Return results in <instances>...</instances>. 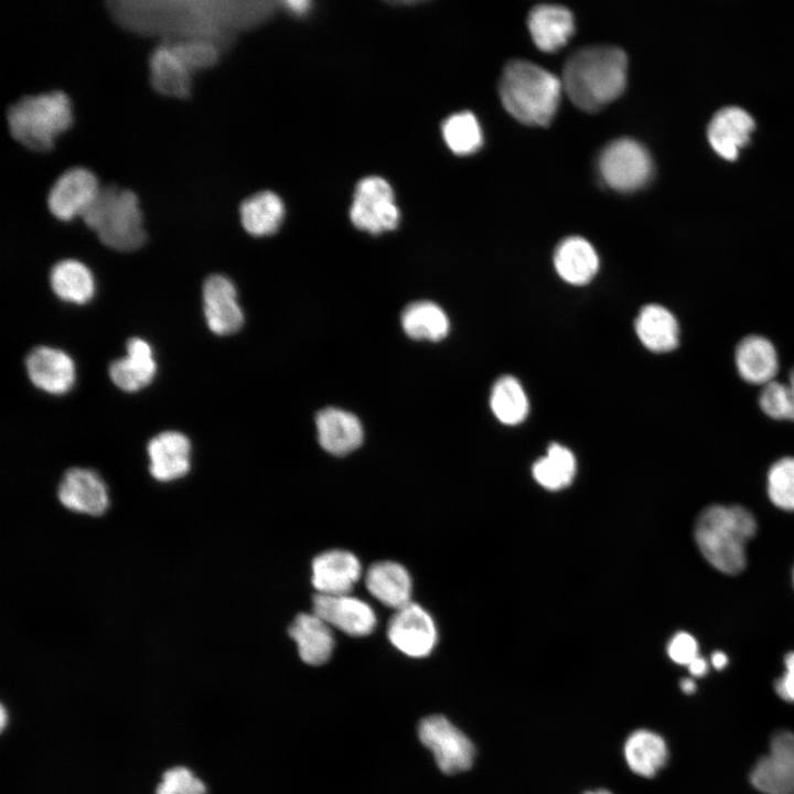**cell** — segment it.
<instances>
[{
  "instance_id": "23",
  "label": "cell",
  "mask_w": 794,
  "mask_h": 794,
  "mask_svg": "<svg viewBox=\"0 0 794 794\" xmlns=\"http://www.w3.org/2000/svg\"><path fill=\"white\" fill-rule=\"evenodd\" d=\"M528 30L536 46L550 53L567 44L575 31V21L565 7L540 4L529 12Z\"/></svg>"
},
{
  "instance_id": "9",
  "label": "cell",
  "mask_w": 794,
  "mask_h": 794,
  "mask_svg": "<svg viewBox=\"0 0 794 794\" xmlns=\"http://www.w3.org/2000/svg\"><path fill=\"white\" fill-rule=\"evenodd\" d=\"M350 217L355 227L377 235L397 227L399 210L389 183L379 176H367L356 185Z\"/></svg>"
},
{
  "instance_id": "14",
  "label": "cell",
  "mask_w": 794,
  "mask_h": 794,
  "mask_svg": "<svg viewBox=\"0 0 794 794\" xmlns=\"http://www.w3.org/2000/svg\"><path fill=\"white\" fill-rule=\"evenodd\" d=\"M96 176L85 168H72L58 176L47 195V207L61 221L84 212L99 191Z\"/></svg>"
},
{
  "instance_id": "15",
  "label": "cell",
  "mask_w": 794,
  "mask_h": 794,
  "mask_svg": "<svg viewBox=\"0 0 794 794\" xmlns=\"http://www.w3.org/2000/svg\"><path fill=\"white\" fill-rule=\"evenodd\" d=\"M202 294L205 320L213 333L229 335L243 326L244 313L232 280L223 275H212L204 281Z\"/></svg>"
},
{
  "instance_id": "49",
  "label": "cell",
  "mask_w": 794,
  "mask_h": 794,
  "mask_svg": "<svg viewBox=\"0 0 794 794\" xmlns=\"http://www.w3.org/2000/svg\"><path fill=\"white\" fill-rule=\"evenodd\" d=\"M787 385H788L791 388H794V368H792L791 372H790Z\"/></svg>"
},
{
  "instance_id": "30",
  "label": "cell",
  "mask_w": 794,
  "mask_h": 794,
  "mask_svg": "<svg viewBox=\"0 0 794 794\" xmlns=\"http://www.w3.org/2000/svg\"><path fill=\"white\" fill-rule=\"evenodd\" d=\"M50 283L60 299L76 304L87 303L95 293L92 271L75 259L56 262L50 273Z\"/></svg>"
},
{
  "instance_id": "40",
  "label": "cell",
  "mask_w": 794,
  "mask_h": 794,
  "mask_svg": "<svg viewBox=\"0 0 794 794\" xmlns=\"http://www.w3.org/2000/svg\"><path fill=\"white\" fill-rule=\"evenodd\" d=\"M667 655L676 664L688 666L698 654V642L688 632H677L667 644Z\"/></svg>"
},
{
  "instance_id": "19",
  "label": "cell",
  "mask_w": 794,
  "mask_h": 794,
  "mask_svg": "<svg viewBox=\"0 0 794 794\" xmlns=\"http://www.w3.org/2000/svg\"><path fill=\"white\" fill-rule=\"evenodd\" d=\"M755 124L749 112L729 106L718 110L707 128V138L713 151L726 160H736L739 150L750 141Z\"/></svg>"
},
{
  "instance_id": "50",
  "label": "cell",
  "mask_w": 794,
  "mask_h": 794,
  "mask_svg": "<svg viewBox=\"0 0 794 794\" xmlns=\"http://www.w3.org/2000/svg\"><path fill=\"white\" fill-rule=\"evenodd\" d=\"M793 584H794V569H793Z\"/></svg>"
},
{
  "instance_id": "21",
  "label": "cell",
  "mask_w": 794,
  "mask_h": 794,
  "mask_svg": "<svg viewBox=\"0 0 794 794\" xmlns=\"http://www.w3.org/2000/svg\"><path fill=\"white\" fill-rule=\"evenodd\" d=\"M127 355L114 361L109 366V376L120 389L133 393L147 387L157 373L151 345L140 339L131 337L126 345Z\"/></svg>"
},
{
  "instance_id": "36",
  "label": "cell",
  "mask_w": 794,
  "mask_h": 794,
  "mask_svg": "<svg viewBox=\"0 0 794 794\" xmlns=\"http://www.w3.org/2000/svg\"><path fill=\"white\" fill-rule=\"evenodd\" d=\"M768 495L777 508L794 512V457L781 458L771 465Z\"/></svg>"
},
{
  "instance_id": "41",
  "label": "cell",
  "mask_w": 794,
  "mask_h": 794,
  "mask_svg": "<svg viewBox=\"0 0 794 794\" xmlns=\"http://www.w3.org/2000/svg\"><path fill=\"white\" fill-rule=\"evenodd\" d=\"M785 673L775 682L777 695L790 702H794V652H790L784 659Z\"/></svg>"
},
{
  "instance_id": "27",
  "label": "cell",
  "mask_w": 794,
  "mask_h": 794,
  "mask_svg": "<svg viewBox=\"0 0 794 794\" xmlns=\"http://www.w3.org/2000/svg\"><path fill=\"white\" fill-rule=\"evenodd\" d=\"M150 84L160 95L185 99L191 94V72L172 52L161 42L149 58Z\"/></svg>"
},
{
  "instance_id": "34",
  "label": "cell",
  "mask_w": 794,
  "mask_h": 794,
  "mask_svg": "<svg viewBox=\"0 0 794 794\" xmlns=\"http://www.w3.org/2000/svg\"><path fill=\"white\" fill-rule=\"evenodd\" d=\"M490 406L504 425H517L528 414L527 396L519 382L512 376L498 378L491 391Z\"/></svg>"
},
{
  "instance_id": "22",
  "label": "cell",
  "mask_w": 794,
  "mask_h": 794,
  "mask_svg": "<svg viewBox=\"0 0 794 794\" xmlns=\"http://www.w3.org/2000/svg\"><path fill=\"white\" fill-rule=\"evenodd\" d=\"M734 363L742 379L762 385L774 380L779 371L777 352L765 336L751 334L743 337L734 351Z\"/></svg>"
},
{
  "instance_id": "46",
  "label": "cell",
  "mask_w": 794,
  "mask_h": 794,
  "mask_svg": "<svg viewBox=\"0 0 794 794\" xmlns=\"http://www.w3.org/2000/svg\"><path fill=\"white\" fill-rule=\"evenodd\" d=\"M6 715H7V713H6L4 707L1 706V715H0L1 720H0V723H1V728H2V729L4 728L6 722H7V716H6Z\"/></svg>"
},
{
  "instance_id": "3",
  "label": "cell",
  "mask_w": 794,
  "mask_h": 794,
  "mask_svg": "<svg viewBox=\"0 0 794 794\" xmlns=\"http://www.w3.org/2000/svg\"><path fill=\"white\" fill-rule=\"evenodd\" d=\"M757 532L753 514L740 505L713 504L698 515L694 536L704 558L718 571L738 575L747 566V543Z\"/></svg>"
},
{
  "instance_id": "29",
  "label": "cell",
  "mask_w": 794,
  "mask_h": 794,
  "mask_svg": "<svg viewBox=\"0 0 794 794\" xmlns=\"http://www.w3.org/2000/svg\"><path fill=\"white\" fill-rule=\"evenodd\" d=\"M623 754L633 773L643 777H653L666 764L668 748L665 740L656 732L639 729L626 738Z\"/></svg>"
},
{
  "instance_id": "13",
  "label": "cell",
  "mask_w": 794,
  "mask_h": 794,
  "mask_svg": "<svg viewBox=\"0 0 794 794\" xmlns=\"http://www.w3.org/2000/svg\"><path fill=\"white\" fill-rule=\"evenodd\" d=\"M313 613L326 624L351 636L369 635L376 626V615L364 601L350 594L313 597Z\"/></svg>"
},
{
  "instance_id": "4",
  "label": "cell",
  "mask_w": 794,
  "mask_h": 794,
  "mask_svg": "<svg viewBox=\"0 0 794 794\" xmlns=\"http://www.w3.org/2000/svg\"><path fill=\"white\" fill-rule=\"evenodd\" d=\"M562 83L549 71L527 61L509 62L498 85L505 109L529 126H547L554 119Z\"/></svg>"
},
{
  "instance_id": "7",
  "label": "cell",
  "mask_w": 794,
  "mask_h": 794,
  "mask_svg": "<svg viewBox=\"0 0 794 794\" xmlns=\"http://www.w3.org/2000/svg\"><path fill=\"white\" fill-rule=\"evenodd\" d=\"M420 742L432 753L441 772L457 774L469 770L475 758L470 738L442 715H430L418 725Z\"/></svg>"
},
{
  "instance_id": "33",
  "label": "cell",
  "mask_w": 794,
  "mask_h": 794,
  "mask_svg": "<svg viewBox=\"0 0 794 794\" xmlns=\"http://www.w3.org/2000/svg\"><path fill=\"white\" fill-rule=\"evenodd\" d=\"M576 470L573 453L559 443H551L546 455L534 463L533 476L546 490L559 491L571 484Z\"/></svg>"
},
{
  "instance_id": "38",
  "label": "cell",
  "mask_w": 794,
  "mask_h": 794,
  "mask_svg": "<svg viewBox=\"0 0 794 794\" xmlns=\"http://www.w3.org/2000/svg\"><path fill=\"white\" fill-rule=\"evenodd\" d=\"M762 411L776 420H790L792 409V394L787 384L775 379L765 384L759 396Z\"/></svg>"
},
{
  "instance_id": "11",
  "label": "cell",
  "mask_w": 794,
  "mask_h": 794,
  "mask_svg": "<svg viewBox=\"0 0 794 794\" xmlns=\"http://www.w3.org/2000/svg\"><path fill=\"white\" fill-rule=\"evenodd\" d=\"M750 780L764 794H794V732L773 736L769 753L753 766Z\"/></svg>"
},
{
  "instance_id": "48",
  "label": "cell",
  "mask_w": 794,
  "mask_h": 794,
  "mask_svg": "<svg viewBox=\"0 0 794 794\" xmlns=\"http://www.w3.org/2000/svg\"><path fill=\"white\" fill-rule=\"evenodd\" d=\"M790 389H791V394H792V409H791V419L790 420L794 421V388L790 387Z\"/></svg>"
},
{
  "instance_id": "16",
  "label": "cell",
  "mask_w": 794,
  "mask_h": 794,
  "mask_svg": "<svg viewBox=\"0 0 794 794\" xmlns=\"http://www.w3.org/2000/svg\"><path fill=\"white\" fill-rule=\"evenodd\" d=\"M147 453L149 472L158 482L182 479L191 470V441L180 431L158 433L148 442Z\"/></svg>"
},
{
  "instance_id": "20",
  "label": "cell",
  "mask_w": 794,
  "mask_h": 794,
  "mask_svg": "<svg viewBox=\"0 0 794 794\" xmlns=\"http://www.w3.org/2000/svg\"><path fill=\"white\" fill-rule=\"evenodd\" d=\"M320 446L337 457L356 450L363 442V427L358 418L337 408H325L315 416Z\"/></svg>"
},
{
  "instance_id": "35",
  "label": "cell",
  "mask_w": 794,
  "mask_h": 794,
  "mask_svg": "<svg viewBox=\"0 0 794 794\" xmlns=\"http://www.w3.org/2000/svg\"><path fill=\"white\" fill-rule=\"evenodd\" d=\"M442 135L450 150L459 155L471 154L483 143L480 124L469 111L450 116L442 125Z\"/></svg>"
},
{
  "instance_id": "31",
  "label": "cell",
  "mask_w": 794,
  "mask_h": 794,
  "mask_svg": "<svg viewBox=\"0 0 794 794\" xmlns=\"http://www.w3.org/2000/svg\"><path fill=\"white\" fill-rule=\"evenodd\" d=\"M244 229L253 236H267L280 227L285 207L280 197L270 191H264L246 198L239 207Z\"/></svg>"
},
{
  "instance_id": "5",
  "label": "cell",
  "mask_w": 794,
  "mask_h": 794,
  "mask_svg": "<svg viewBox=\"0 0 794 794\" xmlns=\"http://www.w3.org/2000/svg\"><path fill=\"white\" fill-rule=\"evenodd\" d=\"M81 217L104 245L115 250H136L147 239L138 198L129 190L100 187Z\"/></svg>"
},
{
  "instance_id": "1",
  "label": "cell",
  "mask_w": 794,
  "mask_h": 794,
  "mask_svg": "<svg viewBox=\"0 0 794 794\" xmlns=\"http://www.w3.org/2000/svg\"><path fill=\"white\" fill-rule=\"evenodd\" d=\"M261 3L217 0H120L107 2L124 29L162 41L205 40L221 50L233 31L258 19Z\"/></svg>"
},
{
  "instance_id": "43",
  "label": "cell",
  "mask_w": 794,
  "mask_h": 794,
  "mask_svg": "<svg viewBox=\"0 0 794 794\" xmlns=\"http://www.w3.org/2000/svg\"><path fill=\"white\" fill-rule=\"evenodd\" d=\"M283 6L294 14H303L310 7V2L305 0H289Z\"/></svg>"
},
{
  "instance_id": "25",
  "label": "cell",
  "mask_w": 794,
  "mask_h": 794,
  "mask_svg": "<svg viewBox=\"0 0 794 794\" xmlns=\"http://www.w3.org/2000/svg\"><path fill=\"white\" fill-rule=\"evenodd\" d=\"M365 584L386 607L398 610L411 602V578L400 564L388 560L373 564L366 572Z\"/></svg>"
},
{
  "instance_id": "39",
  "label": "cell",
  "mask_w": 794,
  "mask_h": 794,
  "mask_svg": "<svg viewBox=\"0 0 794 794\" xmlns=\"http://www.w3.org/2000/svg\"><path fill=\"white\" fill-rule=\"evenodd\" d=\"M205 784L185 766L167 770L155 794H205Z\"/></svg>"
},
{
  "instance_id": "32",
  "label": "cell",
  "mask_w": 794,
  "mask_h": 794,
  "mask_svg": "<svg viewBox=\"0 0 794 794\" xmlns=\"http://www.w3.org/2000/svg\"><path fill=\"white\" fill-rule=\"evenodd\" d=\"M401 326L414 340L440 341L449 332V320L443 310L431 301H417L401 313Z\"/></svg>"
},
{
  "instance_id": "28",
  "label": "cell",
  "mask_w": 794,
  "mask_h": 794,
  "mask_svg": "<svg viewBox=\"0 0 794 794\" xmlns=\"http://www.w3.org/2000/svg\"><path fill=\"white\" fill-rule=\"evenodd\" d=\"M554 265L557 273L568 283H588L599 269V257L593 246L584 238H565L556 248Z\"/></svg>"
},
{
  "instance_id": "8",
  "label": "cell",
  "mask_w": 794,
  "mask_h": 794,
  "mask_svg": "<svg viewBox=\"0 0 794 794\" xmlns=\"http://www.w3.org/2000/svg\"><path fill=\"white\" fill-rule=\"evenodd\" d=\"M653 161L643 144L630 138L610 142L601 152L599 170L604 182L620 192L636 191L653 175Z\"/></svg>"
},
{
  "instance_id": "10",
  "label": "cell",
  "mask_w": 794,
  "mask_h": 794,
  "mask_svg": "<svg viewBox=\"0 0 794 794\" xmlns=\"http://www.w3.org/2000/svg\"><path fill=\"white\" fill-rule=\"evenodd\" d=\"M390 643L409 657L428 656L437 644V629L430 614L416 603L396 610L388 622Z\"/></svg>"
},
{
  "instance_id": "6",
  "label": "cell",
  "mask_w": 794,
  "mask_h": 794,
  "mask_svg": "<svg viewBox=\"0 0 794 794\" xmlns=\"http://www.w3.org/2000/svg\"><path fill=\"white\" fill-rule=\"evenodd\" d=\"M7 120L15 141L33 151H49L72 124L71 103L60 90L26 96L9 108Z\"/></svg>"
},
{
  "instance_id": "26",
  "label": "cell",
  "mask_w": 794,
  "mask_h": 794,
  "mask_svg": "<svg viewBox=\"0 0 794 794\" xmlns=\"http://www.w3.org/2000/svg\"><path fill=\"white\" fill-rule=\"evenodd\" d=\"M635 332L642 344L655 353L670 352L679 343L676 316L661 304L644 305L635 320Z\"/></svg>"
},
{
  "instance_id": "45",
  "label": "cell",
  "mask_w": 794,
  "mask_h": 794,
  "mask_svg": "<svg viewBox=\"0 0 794 794\" xmlns=\"http://www.w3.org/2000/svg\"><path fill=\"white\" fill-rule=\"evenodd\" d=\"M680 689L685 694L690 695L696 690V684L691 678H683L680 680Z\"/></svg>"
},
{
  "instance_id": "24",
  "label": "cell",
  "mask_w": 794,
  "mask_h": 794,
  "mask_svg": "<svg viewBox=\"0 0 794 794\" xmlns=\"http://www.w3.org/2000/svg\"><path fill=\"white\" fill-rule=\"evenodd\" d=\"M289 635L305 664L322 665L333 653L335 642L330 625L314 613L298 614L289 627Z\"/></svg>"
},
{
  "instance_id": "37",
  "label": "cell",
  "mask_w": 794,
  "mask_h": 794,
  "mask_svg": "<svg viewBox=\"0 0 794 794\" xmlns=\"http://www.w3.org/2000/svg\"><path fill=\"white\" fill-rule=\"evenodd\" d=\"M193 73L213 66L219 56L221 49L205 40L162 41Z\"/></svg>"
},
{
  "instance_id": "12",
  "label": "cell",
  "mask_w": 794,
  "mask_h": 794,
  "mask_svg": "<svg viewBox=\"0 0 794 794\" xmlns=\"http://www.w3.org/2000/svg\"><path fill=\"white\" fill-rule=\"evenodd\" d=\"M56 494L66 509L93 517L104 515L110 505L108 486L93 469H68L57 485Z\"/></svg>"
},
{
  "instance_id": "2",
  "label": "cell",
  "mask_w": 794,
  "mask_h": 794,
  "mask_svg": "<svg viewBox=\"0 0 794 794\" xmlns=\"http://www.w3.org/2000/svg\"><path fill=\"white\" fill-rule=\"evenodd\" d=\"M627 57L615 46H590L576 51L565 63L562 88L584 111H597L624 92Z\"/></svg>"
},
{
  "instance_id": "47",
  "label": "cell",
  "mask_w": 794,
  "mask_h": 794,
  "mask_svg": "<svg viewBox=\"0 0 794 794\" xmlns=\"http://www.w3.org/2000/svg\"><path fill=\"white\" fill-rule=\"evenodd\" d=\"M584 794H612V793L609 792L608 790L599 788V790L586 792Z\"/></svg>"
},
{
  "instance_id": "42",
  "label": "cell",
  "mask_w": 794,
  "mask_h": 794,
  "mask_svg": "<svg viewBox=\"0 0 794 794\" xmlns=\"http://www.w3.org/2000/svg\"><path fill=\"white\" fill-rule=\"evenodd\" d=\"M687 667L695 677H701L708 672V663L701 656H697Z\"/></svg>"
},
{
  "instance_id": "17",
  "label": "cell",
  "mask_w": 794,
  "mask_h": 794,
  "mask_svg": "<svg viewBox=\"0 0 794 794\" xmlns=\"http://www.w3.org/2000/svg\"><path fill=\"white\" fill-rule=\"evenodd\" d=\"M25 365L33 385L49 394L63 395L74 385V362L62 350L37 346L26 356Z\"/></svg>"
},
{
  "instance_id": "44",
  "label": "cell",
  "mask_w": 794,
  "mask_h": 794,
  "mask_svg": "<svg viewBox=\"0 0 794 794\" xmlns=\"http://www.w3.org/2000/svg\"><path fill=\"white\" fill-rule=\"evenodd\" d=\"M710 662L716 669H722L728 664V657L723 652L716 651L712 653Z\"/></svg>"
},
{
  "instance_id": "18",
  "label": "cell",
  "mask_w": 794,
  "mask_h": 794,
  "mask_svg": "<svg viewBox=\"0 0 794 794\" xmlns=\"http://www.w3.org/2000/svg\"><path fill=\"white\" fill-rule=\"evenodd\" d=\"M360 577L361 562L346 550H328L312 561V584L318 593L350 594Z\"/></svg>"
}]
</instances>
